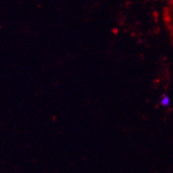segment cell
Returning a JSON list of instances; mask_svg holds the SVG:
<instances>
[{"instance_id":"cell-1","label":"cell","mask_w":173,"mask_h":173,"mask_svg":"<svg viewBox=\"0 0 173 173\" xmlns=\"http://www.w3.org/2000/svg\"><path fill=\"white\" fill-rule=\"evenodd\" d=\"M170 103H171V99H170V97L167 96V95H163L162 96V98L160 100V103H161V105L164 107H167L170 105Z\"/></svg>"}]
</instances>
